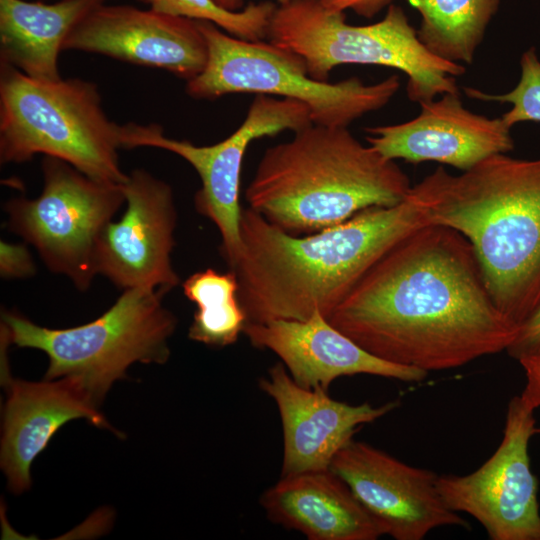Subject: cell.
Segmentation results:
<instances>
[{
  "label": "cell",
  "mask_w": 540,
  "mask_h": 540,
  "mask_svg": "<svg viewBox=\"0 0 540 540\" xmlns=\"http://www.w3.org/2000/svg\"><path fill=\"white\" fill-rule=\"evenodd\" d=\"M328 320L372 355L427 373L506 351L519 329L494 303L469 241L432 223L378 259Z\"/></svg>",
  "instance_id": "obj_1"
},
{
  "label": "cell",
  "mask_w": 540,
  "mask_h": 540,
  "mask_svg": "<svg viewBox=\"0 0 540 540\" xmlns=\"http://www.w3.org/2000/svg\"><path fill=\"white\" fill-rule=\"evenodd\" d=\"M412 189V188H411ZM431 224L410 191L391 207H370L321 231L294 236L249 207L242 210V250L230 268L247 322L328 319L362 276L398 241Z\"/></svg>",
  "instance_id": "obj_2"
},
{
  "label": "cell",
  "mask_w": 540,
  "mask_h": 540,
  "mask_svg": "<svg viewBox=\"0 0 540 540\" xmlns=\"http://www.w3.org/2000/svg\"><path fill=\"white\" fill-rule=\"evenodd\" d=\"M412 194L432 224L471 244L500 312L522 325L540 303V158H486L460 175L436 168Z\"/></svg>",
  "instance_id": "obj_3"
},
{
  "label": "cell",
  "mask_w": 540,
  "mask_h": 540,
  "mask_svg": "<svg viewBox=\"0 0 540 540\" xmlns=\"http://www.w3.org/2000/svg\"><path fill=\"white\" fill-rule=\"evenodd\" d=\"M406 173L348 127L310 124L263 154L245 197L249 208L294 236L391 207L411 191Z\"/></svg>",
  "instance_id": "obj_4"
},
{
  "label": "cell",
  "mask_w": 540,
  "mask_h": 540,
  "mask_svg": "<svg viewBox=\"0 0 540 540\" xmlns=\"http://www.w3.org/2000/svg\"><path fill=\"white\" fill-rule=\"evenodd\" d=\"M123 125L106 115L95 83L41 81L0 63V161L24 163L36 154L61 159L88 177L123 184Z\"/></svg>",
  "instance_id": "obj_5"
},
{
  "label": "cell",
  "mask_w": 540,
  "mask_h": 540,
  "mask_svg": "<svg viewBox=\"0 0 540 540\" xmlns=\"http://www.w3.org/2000/svg\"><path fill=\"white\" fill-rule=\"evenodd\" d=\"M165 288L123 291L100 317L84 325L50 329L15 311L2 310L1 330L10 344L45 352V380L66 378L97 405L114 381L135 363H165L177 319L163 304Z\"/></svg>",
  "instance_id": "obj_6"
},
{
  "label": "cell",
  "mask_w": 540,
  "mask_h": 540,
  "mask_svg": "<svg viewBox=\"0 0 540 540\" xmlns=\"http://www.w3.org/2000/svg\"><path fill=\"white\" fill-rule=\"evenodd\" d=\"M267 37L298 54L309 75L320 81H327L329 73L343 64L398 69L408 78L409 100L419 104L459 94L455 78L465 73L463 64L431 53L403 9L394 4L376 23L351 25L345 13L327 11L319 0H290L277 4Z\"/></svg>",
  "instance_id": "obj_7"
},
{
  "label": "cell",
  "mask_w": 540,
  "mask_h": 540,
  "mask_svg": "<svg viewBox=\"0 0 540 540\" xmlns=\"http://www.w3.org/2000/svg\"><path fill=\"white\" fill-rule=\"evenodd\" d=\"M207 45L202 72L186 81V93L214 100L226 94L277 95L305 104L313 124L349 127L386 106L400 88L396 74L365 84L352 77L336 83L311 77L304 60L272 42L232 36L208 21H197Z\"/></svg>",
  "instance_id": "obj_8"
},
{
  "label": "cell",
  "mask_w": 540,
  "mask_h": 540,
  "mask_svg": "<svg viewBox=\"0 0 540 540\" xmlns=\"http://www.w3.org/2000/svg\"><path fill=\"white\" fill-rule=\"evenodd\" d=\"M43 189L33 199L11 198L4 205L8 228L33 245L48 269L86 291L97 273L100 236L125 203L122 184L88 177L69 163L42 159Z\"/></svg>",
  "instance_id": "obj_9"
},
{
  "label": "cell",
  "mask_w": 540,
  "mask_h": 540,
  "mask_svg": "<svg viewBox=\"0 0 540 540\" xmlns=\"http://www.w3.org/2000/svg\"><path fill=\"white\" fill-rule=\"evenodd\" d=\"M312 123L305 104L258 94L242 124L213 145L199 146L188 140L169 138L157 124L133 122L123 125L122 144L123 149L153 147L170 151L195 169L201 180V188L194 197L195 208L216 225L221 236L220 252L230 269L242 250L240 182L249 144L285 130L295 132Z\"/></svg>",
  "instance_id": "obj_10"
},
{
  "label": "cell",
  "mask_w": 540,
  "mask_h": 540,
  "mask_svg": "<svg viewBox=\"0 0 540 540\" xmlns=\"http://www.w3.org/2000/svg\"><path fill=\"white\" fill-rule=\"evenodd\" d=\"M535 410L521 395L513 397L494 454L470 474L437 479L445 504L475 518L492 540H540L538 480L528 453L537 433Z\"/></svg>",
  "instance_id": "obj_11"
},
{
  "label": "cell",
  "mask_w": 540,
  "mask_h": 540,
  "mask_svg": "<svg viewBox=\"0 0 540 540\" xmlns=\"http://www.w3.org/2000/svg\"><path fill=\"white\" fill-rule=\"evenodd\" d=\"M330 470L349 487L382 535L422 540L439 527L469 526L442 499L439 475L365 442L351 440L334 457Z\"/></svg>",
  "instance_id": "obj_12"
},
{
  "label": "cell",
  "mask_w": 540,
  "mask_h": 540,
  "mask_svg": "<svg viewBox=\"0 0 540 540\" xmlns=\"http://www.w3.org/2000/svg\"><path fill=\"white\" fill-rule=\"evenodd\" d=\"M126 210L103 230L96 252L97 273L123 290L179 284L171 253L177 210L172 187L144 169L122 184Z\"/></svg>",
  "instance_id": "obj_13"
},
{
  "label": "cell",
  "mask_w": 540,
  "mask_h": 540,
  "mask_svg": "<svg viewBox=\"0 0 540 540\" xmlns=\"http://www.w3.org/2000/svg\"><path fill=\"white\" fill-rule=\"evenodd\" d=\"M64 50L105 55L116 60L167 70L186 81L207 62V45L197 21L100 3L71 30Z\"/></svg>",
  "instance_id": "obj_14"
},
{
  "label": "cell",
  "mask_w": 540,
  "mask_h": 540,
  "mask_svg": "<svg viewBox=\"0 0 540 540\" xmlns=\"http://www.w3.org/2000/svg\"><path fill=\"white\" fill-rule=\"evenodd\" d=\"M420 106L412 120L366 128L368 144L391 160L434 161L462 171L514 147L511 127L501 117L469 111L460 94H444Z\"/></svg>",
  "instance_id": "obj_15"
},
{
  "label": "cell",
  "mask_w": 540,
  "mask_h": 540,
  "mask_svg": "<svg viewBox=\"0 0 540 540\" xmlns=\"http://www.w3.org/2000/svg\"><path fill=\"white\" fill-rule=\"evenodd\" d=\"M260 389L276 404L283 431L282 476L330 469L338 452L361 425L374 422L400 405L399 400L380 406L350 405L327 391L297 384L282 362L259 380Z\"/></svg>",
  "instance_id": "obj_16"
},
{
  "label": "cell",
  "mask_w": 540,
  "mask_h": 540,
  "mask_svg": "<svg viewBox=\"0 0 540 540\" xmlns=\"http://www.w3.org/2000/svg\"><path fill=\"white\" fill-rule=\"evenodd\" d=\"M243 333L254 347L275 353L292 379L308 389L327 391L337 378L357 374L404 382H420L428 375L372 355L319 310L305 320L247 322Z\"/></svg>",
  "instance_id": "obj_17"
},
{
  "label": "cell",
  "mask_w": 540,
  "mask_h": 540,
  "mask_svg": "<svg viewBox=\"0 0 540 540\" xmlns=\"http://www.w3.org/2000/svg\"><path fill=\"white\" fill-rule=\"evenodd\" d=\"M6 367L2 379L7 387L1 441V468L16 494L31 484L33 460L53 435L72 419L85 418L93 425L114 430L98 406L66 378L26 382L11 378Z\"/></svg>",
  "instance_id": "obj_18"
},
{
  "label": "cell",
  "mask_w": 540,
  "mask_h": 540,
  "mask_svg": "<svg viewBox=\"0 0 540 540\" xmlns=\"http://www.w3.org/2000/svg\"><path fill=\"white\" fill-rule=\"evenodd\" d=\"M268 519L309 540H376L382 533L330 469L282 476L260 498Z\"/></svg>",
  "instance_id": "obj_19"
},
{
  "label": "cell",
  "mask_w": 540,
  "mask_h": 540,
  "mask_svg": "<svg viewBox=\"0 0 540 540\" xmlns=\"http://www.w3.org/2000/svg\"><path fill=\"white\" fill-rule=\"evenodd\" d=\"M100 0H0V63L41 81L61 79L58 57L74 26Z\"/></svg>",
  "instance_id": "obj_20"
},
{
  "label": "cell",
  "mask_w": 540,
  "mask_h": 540,
  "mask_svg": "<svg viewBox=\"0 0 540 540\" xmlns=\"http://www.w3.org/2000/svg\"><path fill=\"white\" fill-rule=\"evenodd\" d=\"M420 16V41L434 55L471 64L500 0H406Z\"/></svg>",
  "instance_id": "obj_21"
},
{
  "label": "cell",
  "mask_w": 540,
  "mask_h": 540,
  "mask_svg": "<svg viewBox=\"0 0 540 540\" xmlns=\"http://www.w3.org/2000/svg\"><path fill=\"white\" fill-rule=\"evenodd\" d=\"M183 293L196 305L188 331L191 340L209 346L224 347L235 343L247 323L238 297L239 284L229 269L213 268L190 275L182 284Z\"/></svg>",
  "instance_id": "obj_22"
},
{
  "label": "cell",
  "mask_w": 540,
  "mask_h": 540,
  "mask_svg": "<svg viewBox=\"0 0 540 540\" xmlns=\"http://www.w3.org/2000/svg\"><path fill=\"white\" fill-rule=\"evenodd\" d=\"M150 9L176 17L208 21L226 33L248 41H260L268 35L277 7L271 1L250 2L241 10L230 11L214 0H139Z\"/></svg>",
  "instance_id": "obj_23"
},
{
  "label": "cell",
  "mask_w": 540,
  "mask_h": 540,
  "mask_svg": "<svg viewBox=\"0 0 540 540\" xmlns=\"http://www.w3.org/2000/svg\"><path fill=\"white\" fill-rule=\"evenodd\" d=\"M520 67L519 82L507 93L490 94L471 87L464 89L467 96L476 100L511 104L512 108L501 116L511 128L520 122H540V60L534 47L522 54Z\"/></svg>",
  "instance_id": "obj_24"
},
{
  "label": "cell",
  "mask_w": 540,
  "mask_h": 540,
  "mask_svg": "<svg viewBox=\"0 0 540 540\" xmlns=\"http://www.w3.org/2000/svg\"><path fill=\"white\" fill-rule=\"evenodd\" d=\"M36 274L33 258L23 243L0 242V275L3 279H24Z\"/></svg>",
  "instance_id": "obj_25"
},
{
  "label": "cell",
  "mask_w": 540,
  "mask_h": 540,
  "mask_svg": "<svg viewBox=\"0 0 540 540\" xmlns=\"http://www.w3.org/2000/svg\"><path fill=\"white\" fill-rule=\"evenodd\" d=\"M506 351L517 361L540 354V303L530 317L519 326L516 337Z\"/></svg>",
  "instance_id": "obj_26"
},
{
  "label": "cell",
  "mask_w": 540,
  "mask_h": 540,
  "mask_svg": "<svg viewBox=\"0 0 540 540\" xmlns=\"http://www.w3.org/2000/svg\"><path fill=\"white\" fill-rule=\"evenodd\" d=\"M392 0H319L321 5L329 12L344 13L353 10L365 18H372L384 7L389 6Z\"/></svg>",
  "instance_id": "obj_27"
},
{
  "label": "cell",
  "mask_w": 540,
  "mask_h": 540,
  "mask_svg": "<svg viewBox=\"0 0 540 540\" xmlns=\"http://www.w3.org/2000/svg\"><path fill=\"white\" fill-rule=\"evenodd\" d=\"M518 362L526 379L521 396L537 409L540 407V354L522 358ZM537 432H540V429H537Z\"/></svg>",
  "instance_id": "obj_28"
},
{
  "label": "cell",
  "mask_w": 540,
  "mask_h": 540,
  "mask_svg": "<svg viewBox=\"0 0 540 540\" xmlns=\"http://www.w3.org/2000/svg\"><path fill=\"white\" fill-rule=\"evenodd\" d=\"M219 6L230 11H238L244 7L243 0H214ZM290 0H276L277 4H284Z\"/></svg>",
  "instance_id": "obj_29"
},
{
  "label": "cell",
  "mask_w": 540,
  "mask_h": 540,
  "mask_svg": "<svg viewBox=\"0 0 540 540\" xmlns=\"http://www.w3.org/2000/svg\"><path fill=\"white\" fill-rule=\"evenodd\" d=\"M100 1H102V2H104V3H105V1H107V0H100Z\"/></svg>",
  "instance_id": "obj_30"
}]
</instances>
